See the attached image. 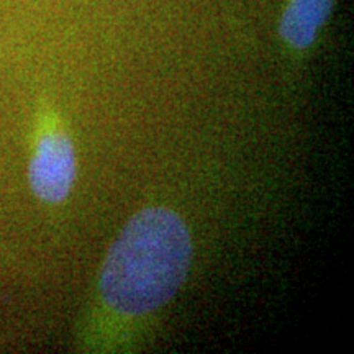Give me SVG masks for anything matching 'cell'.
Returning <instances> with one entry per match:
<instances>
[{"mask_svg":"<svg viewBox=\"0 0 354 354\" xmlns=\"http://www.w3.org/2000/svg\"><path fill=\"white\" fill-rule=\"evenodd\" d=\"M77 149L68 123L56 105L43 100L37 110L30 148L28 185L38 202L64 205L77 183Z\"/></svg>","mask_w":354,"mask_h":354,"instance_id":"obj_2","label":"cell"},{"mask_svg":"<svg viewBox=\"0 0 354 354\" xmlns=\"http://www.w3.org/2000/svg\"><path fill=\"white\" fill-rule=\"evenodd\" d=\"M333 8L335 0H287L277 33L282 50L292 63L307 59Z\"/></svg>","mask_w":354,"mask_h":354,"instance_id":"obj_3","label":"cell"},{"mask_svg":"<svg viewBox=\"0 0 354 354\" xmlns=\"http://www.w3.org/2000/svg\"><path fill=\"white\" fill-rule=\"evenodd\" d=\"M192 264V228L180 212L162 203L133 212L100 261L77 325L79 351H140L183 290Z\"/></svg>","mask_w":354,"mask_h":354,"instance_id":"obj_1","label":"cell"}]
</instances>
